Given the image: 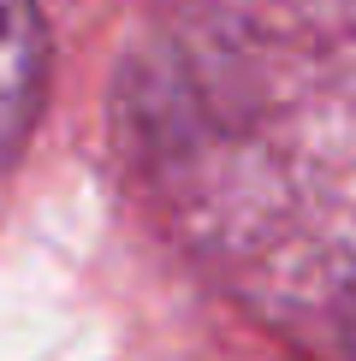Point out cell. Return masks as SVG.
Instances as JSON below:
<instances>
[{"label": "cell", "mask_w": 356, "mask_h": 361, "mask_svg": "<svg viewBox=\"0 0 356 361\" xmlns=\"http://www.w3.org/2000/svg\"><path fill=\"white\" fill-rule=\"evenodd\" d=\"M48 89V30L36 0H0V166L24 148Z\"/></svg>", "instance_id": "cell-1"}, {"label": "cell", "mask_w": 356, "mask_h": 361, "mask_svg": "<svg viewBox=\"0 0 356 361\" xmlns=\"http://www.w3.org/2000/svg\"><path fill=\"white\" fill-rule=\"evenodd\" d=\"M338 338H345V355L356 361V284H350V296H345V308H338Z\"/></svg>", "instance_id": "cell-2"}]
</instances>
